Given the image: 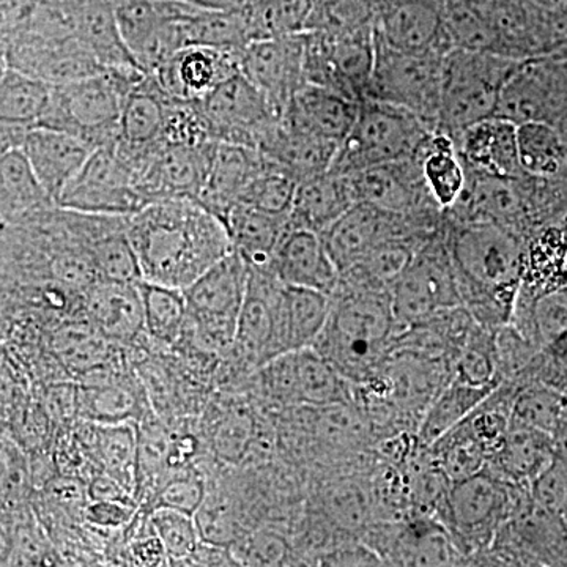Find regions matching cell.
I'll use <instances>...</instances> for the list:
<instances>
[{"label":"cell","mask_w":567,"mask_h":567,"mask_svg":"<svg viewBox=\"0 0 567 567\" xmlns=\"http://www.w3.org/2000/svg\"><path fill=\"white\" fill-rule=\"evenodd\" d=\"M391 298L401 331L436 312L464 306L446 235H435L417 249L391 289Z\"/></svg>","instance_id":"4fadbf2b"},{"label":"cell","mask_w":567,"mask_h":567,"mask_svg":"<svg viewBox=\"0 0 567 567\" xmlns=\"http://www.w3.org/2000/svg\"><path fill=\"white\" fill-rule=\"evenodd\" d=\"M338 148L333 142L290 128L281 117L260 144L259 152L301 182L330 171Z\"/></svg>","instance_id":"e575fe53"},{"label":"cell","mask_w":567,"mask_h":567,"mask_svg":"<svg viewBox=\"0 0 567 567\" xmlns=\"http://www.w3.org/2000/svg\"><path fill=\"white\" fill-rule=\"evenodd\" d=\"M522 62L492 52H447L436 130L456 140L475 123L494 117L503 87Z\"/></svg>","instance_id":"5b68a950"},{"label":"cell","mask_w":567,"mask_h":567,"mask_svg":"<svg viewBox=\"0 0 567 567\" xmlns=\"http://www.w3.org/2000/svg\"><path fill=\"white\" fill-rule=\"evenodd\" d=\"M132 554L133 558L136 559V565L141 566L166 565L164 561H169L166 548H164L162 540L153 529L151 535L142 536L140 540L133 544Z\"/></svg>","instance_id":"91938a15"},{"label":"cell","mask_w":567,"mask_h":567,"mask_svg":"<svg viewBox=\"0 0 567 567\" xmlns=\"http://www.w3.org/2000/svg\"><path fill=\"white\" fill-rule=\"evenodd\" d=\"M446 245L473 319L491 330L509 323L527 265L520 235L498 224L454 223Z\"/></svg>","instance_id":"7a4b0ae2"},{"label":"cell","mask_w":567,"mask_h":567,"mask_svg":"<svg viewBox=\"0 0 567 567\" xmlns=\"http://www.w3.org/2000/svg\"><path fill=\"white\" fill-rule=\"evenodd\" d=\"M298 183L292 174L265 156L264 167L249 183L241 204L278 215H289Z\"/></svg>","instance_id":"f907efd6"},{"label":"cell","mask_w":567,"mask_h":567,"mask_svg":"<svg viewBox=\"0 0 567 567\" xmlns=\"http://www.w3.org/2000/svg\"><path fill=\"white\" fill-rule=\"evenodd\" d=\"M0 178H2V221L20 223L35 213L58 205L48 194L28 156L21 148L2 152L0 159Z\"/></svg>","instance_id":"8d00e7d4"},{"label":"cell","mask_w":567,"mask_h":567,"mask_svg":"<svg viewBox=\"0 0 567 567\" xmlns=\"http://www.w3.org/2000/svg\"><path fill=\"white\" fill-rule=\"evenodd\" d=\"M375 37L395 51H451L442 0H382Z\"/></svg>","instance_id":"44dd1931"},{"label":"cell","mask_w":567,"mask_h":567,"mask_svg":"<svg viewBox=\"0 0 567 567\" xmlns=\"http://www.w3.org/2000/svg\"><path fill=\"white\" fill-rule=\"evenodd\" d=\"M468 173L464 196L456 207L447 213L457 216L456 223H492L518 233V224L524 216V200L516 186L518 181L488 177Z\"/></svg>","instance_id":"4dcf8cb0"},{"label":"cell","mask_w":567,"mask_h":567,"mask_svg":"<svg viewBox=\"0 0 567 567\" xmlns=\"http://www.w3.org/2000/svg\"><path fill=\"white\" fill-rule=\"evenodd\" d=\"M442 11L451 50L498 54V37L484 0H442Z\"/></svg>","instance_id":"60d3db41"},{"label":"cell","mask_w":567,"mask_h":567,"mask_svg":"<svg viewBox=\"0 0 567 567\" xmlns=\"http://www.w3.org/2000/svg\"><path fill=\"white\" fill-rule=\"evenodd\" d=\"M126 492L128 491L123 487L121 481L115 480L110 473L93 477L91 487H89V496H91L92 502H95V499H121V502H128Z\"/></svg>","instance_id":"94428289"},{"label":"cell","mask_w":567,"mask_h":567,"mask_svg":"<svg viewBox=\"0 0 567 567\" xmlns=\"http://www.w3.org/2000/svg\"><path fill=\"white\" fill-rule=\"evenodd\" d=\"M218 142L158 144L133 163L137 188L148 204L159 199L196 200L210 174Z\"/></svg>","instance_id":"e0dca14e"},{"label":"cell","mask_w":567,"mask_h":567,"mask_svg":"<svg viewBox=\"0 0 567 567\" xmlns=\"http://www.w3.org/2000/svg\"><path fill=\"white\" fill-rule=\"evenodd\" d=\"M382 11V0H311L305 32L323 35H347V33L375 29Z\"/></svg>","instance_id":"f6af8a7d"},{"label":"cell","mask_w":567,"mask_h":567,"mask_svg":"<svg viewBox=\"0 0 567 567\" xmlns=\"http://www.w3.org/2000/svg\"><path fill=\"white\" fill-rule=\"evenodd\" d=\"M357 203L349 175L327 171L298 183L289 227L322 235Z\"/></svg>","instance_id":"f546056e"},{"label":"cell","mask_w":567,"mask_h":567,"mask_svg":"<svg viewBox=\"0 0 567 567\" xmlns=\"http://www.w3.org/2000/svg\"><path fill=\"white\" fill-rule=\"evenodd\" d=\"M264 164V153L257 148L218 142L210 174L196 203L223 223L226 221L235 205L241 204L249 183L259 174Z\"/></svg>","instance_id":"83f0119b"},{"label":"cell","mask_w":567,"mask_h":567,"mask_svg":"<svg viewBox=\"0 0 567 567\" xmlns=\"http://www.w3.org/2000/svg\"><path fill=\"white\" fill-rule=\"evenodd\" d=\"M144 76L137 66H118L52 84L50 103L37 126L76 134L96 148L114 144L125 96Z\"/></svg>","instance_id":"277c9868"},{"label":"cell","mask_w":567,"mask_h":567,"mask_svg":"<svg viewBox=\"0 0 567 567\" xmlns=\"http://www.w3.org/2000/svg\"><path fill=\"white\" fill-rule=\"evenodd\" d=\"M137 284L100 281L85 293L82 306L89 323L111 344L132 346L147 334Z\"/></svg>","instance_id":"d4e9b609"},{"label":"cell","mask_w":567,"mask_h":567,"mask_svg":"<svg viewBox=\"0 0 567 567\" xmlns=\"http://www.w3.org/2000/svg\"><path fill=\"white\" fill-rule=\"evenodd\" d=\"M555 451L563 464L567 465V412L554 434Z\"/></svg>","instance_id":"be15d7a7"},{"label":"cell","mask_w":567,"mask_h":567,"mask_svg":"<svg viewBox=\"0 0 567 567\" xmlns=\"http://www.w3.org/2000/svg\"><path fill=\"white\" fill-rule=\"evenodd\" d=\"M401 333L391 292L339 281L331 311L315 349L352 386L371 382L382 371Z\"/></svg>","instance_id":"3957f363"},{"label":"cell","mask_w":567,"mask_h":567,"mask_svg":"<svg viewBox=\"0 0 567 567\" xmlns=\"http://www.w3.org/2000/svg\"><path fill=\"white\" fill-rule=\"evenodd\" d=\"M134 507L121 499H95L85 507V518L95 527L121 528L132 520Z\"/></svg>","instance_id":"680465c9"},{"label":"cell","mask_w":567,"mask_h":567,"mask_svg":"<svg viewBox=\"0 0 567 567\" xmlns=\"http://www.w3.org/2000/svg\"><path fill=\"white\" fill-rule=\"evenodd\" d=\"M107 341L99 331L69 328L55 336L54 350L62 363L81 374H92L103 368L107 357Z\"/></svg>","instance_id":"f5cc1de1"},{"label":"cell","mask_w":567,"mask_h":567,"mask_svg":"<svg viewBox=\"0 0 567 567\" xmlns=\"http://www.w3.org/2000/svg\"><path fill=\"white\" fill-rule=\"evenodd\" d=\"M555 458L554 436L536 429L509 427L486 470L506 483L532 486Z\"/></svg>","instance_id":"1f68e13d"},{"label":"cell","mask_w":567,"mask_h":567,"mask_svg":"<svg viewBox=\"0 0 567 567\" xmlns=\"http://www.w3.org/2000/svg\"><path fill=\"white\" fill-rule=\"evenodd\" d=\"M32 487V468L17 445L2 440V509L3 514L21 511L22 502Z\"/></svg>","instance_id":"11a10c76"},{"label":"cell","mask_w":567,"mask_h":567,"mask_svg":"<svg viewBox=\"0 0 567 567\" xmlns=\"http://www.w3.org/2000/svg\"><path fill=\"white\" fill-rule=\"evenodd\" d=\"M305 33L308 84L330 89L358 103L368 99L375 65V29L347 35Z\"/></svg>","instance_id":"5bb4252c"},{"label":"cell","mask_w":567,"mask_h":567,"mask_svg":"<svg viewBox=\"0 0 567 567\" xmlns=\"http://www.w3.org/2000/svg\"><path fill=\"white\" fill-rule=\"evenodd\" d=\"M235 251L252 268L271 270L279 241L289 226V215L260 210L248 204L235 205L224 221Z\"/></svg>","instance_id":"d6a6232c"},{"label":"cell","mask_w":567,"mask_h":567,"mask_svg":"<svg viewBox=\"0 0 567 567\" xmlns=\"http://www.w3.org/2000/svg\"><path fill=\"white\" fill-rule=\"evenodd\" d=\"M533 505L550 516H557L567 503V470L559 458H555L548 468L533 481Z\"/></svg>","instance_id":"6f0895ef"},{"label":"cell","mask_w":567,"mask_h":567,"mask_svg":"<svg viewBox=\"0 0 567 567\" xmlns=\"http://www.w3.org/2000/svg\"><path fill=\"white\" fill-rule=\"evenodd\" d=\"M115 142L92 153L59 196V207L89 215L132 216L148 204L137 188L133 164Z\"/></svg>","instance_id":"7c38bea8"},{"label":"cell","mask_w":567,"mask_h":567,"mask_svg":"<svg viewBox=\"0 0 567 567\" xmlns=\"http://www.w3.org/2000/svg\"><path fill=\"white\" fill-rule=\"evenodd\" d=\"M169 102L152 74H145L125 96L115 145L130 162L162 144Z\"/></svg>","instance_id":"4316f807"},{"label":"cell","mask_w":567,"mask_h":567,"mask_svg":"<svg viewBox=\"0 0 567 567\" xmlns=\"http://www.w3.org/2000/svg\"><path fill=\"white\" fill-rule=\"evenodd\" d=\"M305 52V32L254 40L241 52V73L284 114L308 84Z\"/></svg>","instance_id":"ac0fdd59"},{"label":"cell","mask_w":567,"mask_h":567,"mask_svg":"<svg viewBox=\"0 0 567 567\" xmlns=\"http://www.w3.org/2000/svg\"><path fill=\"white\" fill-rule=\"evenodd\" d=\"M322 509L339 528L347 532L363 529L375 518L372 488L353 480L339 481L324 492Z\"/></svg>","instance_id":"681fc988"},{"label":"cell","mask_w":567,"mask_h":567,"mask_svg":"<svg viewBox=\"0 0 567 567\" xmlns=\"http://www.w3.org/2000/svg\"><path fill=\"white\" fill-rule=\"evenodd\" d=\"M257 388L271 404L322 406L353 401V386L315 347L275 358L256 371Z\"/></svg>","instance_id":"8fae6325"},{"label":"cell","mask_w":567,"mask_h":567,"mask_svg":"<svg viewBox=\"0 0 567 567\" xmlns=\"http://www.w3.org/2000/svg\"><path fill=\"white\" fill-rule=\"evenodd\" d=\"M567 412V394L551 383H517L509 427H529L554 436Z\"/></svg>","instance_id":"7bdbcfd3"},{"label":"cell","mask_w":567,"mask_h":567,"mask_svg":"<svg viewBox=\"0 0 567 567\" xmlns=\"http://www.w3.org/2000/svg\"><path fill=\"white\" fill-rule=\"evenodd\" d=\"M330 311L331 295L284 284L279 309L282 354L315 347Z\"/></svg>","instance_id":"d590c367"},{"label":"cell","mask_w":567,"mask_h":567,"mask_svg":"<svg viewBox=\"0 0 567 567\" xmlns=\"http://www.w3.org/2000/svg\"><path fill=\"white\" fill-rule=\"evenodd\" d=\"M495 388L470 385L453 377V380L435 395L421 417L416 434L421 445H434L440 436L445 435L470 413L475 412L477 406L494 393Z\"/></svg>","instance_id":"74e56055"},{"label":"cell","mask_w":567,"mask_h":567,"mask_svg":"<svg viewBox=\"0 0 567 567\" xmlns=\"http://www.w3.org/2000/svg\"><path fill=\"white\" fill-rule=\"evenodd\" d=\"M144 306L145 333L155 344L177 346L189 322L185 292L174 287L145 281L140 284Z\"/></svg>","instance_id":"f35d334b"},{"label":"cell","mask_w":567,"mask_h":567,"mask_svg":"<svg viewBox=\"0 0 567 567\" xmlns=\"http://www.w3.org/2000/svg\"><path fill=\"white\" fill-rule=\"evenodd\" d=\"M447 52L395 51L375 37V65L368 99L412 112L436 130Z\"/></svg>","instance_id":"9c48e42d"},{"label":"cell","mask_w":567,"mask_h":567,"mask_svg":"<svg viewBox=\"0 0 567 567\" xmlns=\"http://www.w3.org/2000/svg\"><path fill=\"white\" fill-rule=\"evenodd\" d=\"M142 279L185 290L234 251L221 219L193 199H159L126 219Z\"/></svg>","instance_id":"6da1fadb"},{"label":"cell","mask_w":567,"mask_h":567,"mask_svg":"<svg viewBox=\"0 0 567 567\" xmlns=\"http://www.w3.org/2000/svg\"><path fill=\"white\" fill-rule=\"evenodd\" d=\"M456 142L466 169L509 181L525 177L518 158L516 123L494 115L466 128Z\"/></svg>","instance_id":"cb8c5ba5"},{"label":"cell","mask_w":567,"mask_h":567,"mask_svg":"<svg viewBox=\"0 0 567 567\" xmlns=\"http://www.w3.org/2000/svg\"><path fill=\"white\" fill-rule=\"evenodd\" d=\"M197 532L203 543L233 547L249 533L244 524V511L233 496L221 492L205 496L203 506L194 514Z\"/></svg>","instance_id":"c3c4849f"},{"label":"cell","mask_w":567,"mask_h":567,"mask_svg":"<svg viewBox=\"0 0 567 567\" xmlns=\"http://www.w3.org/2000/svg\"><path fill=\"white\" fill-rule=\"evenodd\" d=\"M517 144L525 175L536 178L555 177L567 164V142L551 123H522L517 126Z\"/></svg>","instance_id":"ee69618b"},{"label":"cell","mask_w":567,"mask_h":567,"mask_svg":"<svg viewBox=\"0 0 567 567\" xmlns=\"http://www.w3.org/2000/svg\"><path fill=\"white\" fill-rule=\"evenodd\" d=\"M536 17L551 22H561L567 18V0H520Z\"/></svg>","instance_id":"6125c7cd"},{"label":"cell","mask_w":567,"mask_h":567,"mask_svg":"<svg viewBox=\"0 0 567 567\" xmlns=\"http://www.w3.org/2000/svg\"><path fill=\"white\" fill-rule=\"evenodd\" d=\"M420 163L425 188L443 213L453 210L464 196L468 173L457 142L450 134L435 130L415 156Z\"/></svg>","instance_id":"836d02e7"},{"label":"cell","mask_w":567,"mask_h":567,"mask_svg":"<svg viewBox=\"0 0 567 567\" xmlns=\"http://www.w3.org/2000/svg\"><path fill=\"white\" fill-rule=\"evenodd\" d=\"M360 103L341 93L306 84L282 114V122L319 140L341 145L357 121Z\"/></svg>","instance_id":"484cf974"},{"label":"cell","mask_w":567,"mask_h":567,"mask_svg":"<svg viewBox=\"0 0 567 567\" xmlns=\"http://www.w3.org/2000/svg\"><path fill=\"white\" fill-rule=\"evenodd\" d=\"M434 132L435 128L412 112L364 99L352 130L336 152L330 171L350 174L415 158Z\"/></svg>","instance_id":"8992f818"},{"label":"cell","mask_w":567,"mask_h":567,"mask_svg":"<svg viewBox=\"0 0 567 567\" xmlns=\"http://www.w3.org/2000/svg\"><path fill=\"white\" fill-rule=\"evenodd\" d=\"M525 487L529 486L506 483L488 470L451 484L439 516L458 550L468 555L487 546L503 524L524 516Z\"/></svg>","instance_id":"ba28073f"},{"label":"cell","mask_w":567,"mask_h":567,"mask_svg":"<svg viewBox=\"0 0 567 567\" xmlns=\"http://www.w3.org/2000/svg\"><path fill=\"white\" fill-rule=\"evenodd\" d=\"M248 279L249 265L234 249L183 290L189 311L185 333L193 346L208 354L233 353Z\"/></svg>","instance_id":"52a82bcc"},{"label":"cell","mask_w":567,"mask_h":567,"mask_svg":"<svg viewBox=\"0 0 567 567\" xmlns=\"http://www.w3.org/2000/svg\"><path fill=\"white\" fill-rule=\"evenodd\" d=\"M271 271L286 286L305 287L327 295H333L341 281V274L322 235L297 227L287 226L276 249Z\"/></svg>","instance_id":"7402d4cb"},{"label":"cell","mask_w":567,"mask_h":567,"mask_svg":"<svg viewBox=\"0 0 567 567\" xmlns=\"http://www.w3.org/2000/svg\"><path fill=\"white\" fill-rule=\"evenodd\" d=\"M78 390V412L92 424H140L147 417V391L107 372L89 374Z\"/></svg>","instance_id":"f1b7e54d"},{"label":"cell","mask_w":567,"mask_h":567,"mask_svg":"<svg viewBox=\"0 0 567 567\" xmlns=\"http://www.w3.org/2000/svg\"><path fill=\"white\" fill-rule=\"evenodd\" d=\"M230 550L238 566H282L289 565L293 548L282 533L260 528L246 533Z\"/></svg>","instance_id":"db71d44e"},{"label":"cell","mask_w":567,"mask_h":567,"mask_svg":"<svg viewBox=\"0 0 567 567\" xmlns=\"http://www.w3.org/2000/svg\"><path fill=\"white\" fill-rule=\"evenodd\" d=\"M93 446L106 473L121 481L126 491L137 486V429L133 424H95Z\"/></svg>","instance_id":"bcb514c9"},{"label":"cell","mask_w":567,"mask_h":567,"mask_svg":"<svg viewBox=\"0 0 567 567\" xmlns=\"http://www.w3.org/2000/svg\"><path fill=\"white\" fill-rule=\"evenodd\" d=\"M51 82L3 65L0 81V117L7 125L33 128L50 103Z\"/></svg>","instance_id":"b9f144b4"},{"label":"cell","mask_w":567,"mask_h":567,"mask_svg":"<svg viewBox=\"0 0 567 567\" xmlns=\"http://www.w3.org/2000/svg\"><path fill=\"white\" fill-rule=\"evenodd\" d=\"M148 524L166 548L167 558L174 565H188L200 544L196 520L189 514L169 507H155Z\"/></svg>","instance_id":"816d5d0a"},{"label":"cell","mask_w":567,"mask_h":567,"mask_svg":"<svg viewBox=\"0 0 567 567\" xmlns=\"http://www.w3.org/2000/svg\"><path fill=\"white\" fill-rule=\"evenodd\" d=\"M260 424L244 404H226L216 410L208 427L213 453L226 464H244L262 442Z\"/></svg>","instance_id":"ab89813d"},{"label":"cell","mask_w":567,"mask_h":567,"mask_svg":"<svg viewBox=\"0 0 567 567\" xmlns=\"http://www.w3.org/2000/svg\"><path fill=\"white\" fill-rule=\"evenodd\" d=\"M118 33L145 74L188 47V22L200 3L192 0H112Z\"/></svg>","instance_id":"30bf717a"},{"label":"cell","mask_w":567,"mask_h":567,"mask_svg":"<svg viewBox=\"0 0 567 567\" xmlns=\"http://www.w3.org/2000/svg\"><path fill=\"white\" fill-rule=\"evenodd\" d=\"M21 151L28 156L41 185L58 204L65 186L76 177L96 147L76 134L33 126L25 133Z\"/></svg>","instance_id":"603a6c76"},{"label":"cell","mask_w":567,"mask_h":567,"mask_svg":"<svg viewBox=\"0 0 567 567\" xmlns=\"http://www.w3.org/2000/svg\"><path fill=\"white\" fill-rule=\"evenodd\" d=\"M282 287L274 271L249 267L248 290L230 353L246 372L259 371L282 354L279 339Z\"/></svg>","instance_id":"2e32d148"},{"label":"cell","mask_w":567,"mask_h":567,"mask_svg":"<svg viewBox=\"0 0 567 567\" xmlns=\"http://www.w3.org/2000/svg\"><path fill=\"white\" fill-rule=\"evenodd\" d=\"M207 486L197 473H181L158 487L155 507H169L194 516L207 496ZM153 507V509H155Z\"/></svg>","instance_id":"9f6ffc18"},{"label":"cell","mask_w":567,"mask_h":567,"mask_svg":"<svg viewBox=\"0 0 567 567\" xmlns=\"http://www.w3.org/2000/svg\"><path fill=\"white\" fill-rule=\"evenodd\" d=\"M358 203L404 215L442 212L425 188L416 158L347 174ZM443 213V212H442Z\"/></svg>","instance_id":"ffe728a7"},{"label":"cell","mask_w":567,"mask_h":567,"mask_svg":"<svg viewBox=\"0 0 567 567\" xmlns=\"http://www.w3.org/2000/svg\"><path fill=\"white\" fill-rule=\"evenodd\" d=\"M496 330L473 323L464 346L458 350L454 377L475 386H498V361H496Z\"/></svg>","instance_id":"7dc6e473"},{"label":"cell","mask_w":567,"mask_h":567,"mask_svg":"<svg viewBox=\"0 0 567 567\" xmlns=\"http://www.w3.org/2000/svg\"><path fill=\"white\" fill-rule=\"evenodd\" d=\"M216 142L245 145L259 151L282 114L244 73L224 81L200 100Z\"/></svg>","instance_id":"9a60e30c"},{"label":"cell","mask_w":567,"mask_h":567,"mask_svg":"<svg viewBox=\"0 0 567 567\" xmlns=\"http://www.w3.org/2000/svg\"><path fill=\"white\" fill-rule=\"evenodd\" d=\"M238 73H241V52L189 44L153 71L152 76L169 99L200 102Z\"/></svg>","instance_id":"d6986e66"}]
</instances>
